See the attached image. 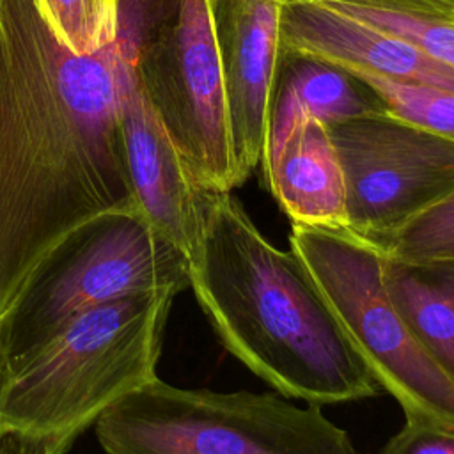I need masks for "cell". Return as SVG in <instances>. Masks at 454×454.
Listing matches in <instances>:
<instances>
[{"label":"cell","instance_id":"cell-2","mask_svg":"<svg viewBox=\"0 0 454 454\" xmlns=\"http://www.w3.org/2000/svg\"><path fill=\"white\" fill-rule=\"evenodd\" d=\"M190 287L225 349L280 395L321 406L383 392L303 259L271 245L232 192L211 202Z\"/></svg>","mask_w":454,"mask_h":454},{"label":"cell","instance_id":"cell-4","mask_svg":"<svg viewBox=\"0 0 454 454\" xmlns=\"http://www.w3.org/2000/svg\"><path fill=\"white\" fill-rule=\"evenodd\" d=\"M94 431L106 454H356L317 404L179 388L160 378L115 403Z\"/></svg>","mask_w":454,"mask_h":454},{"label":"cell","instance_id":"cell-9","mask_svg":"<svg viewBox=\"0 0 454 454\" xmlns=\"http://www.w3.org/2000/svg\"><path fill=\"white\" fill-rule=\"evenodd\" d=\"M121 131L126 170L138 211L188 259L195 255L216 193L202 188L151 106L135 71L126 73Z\"/></svg>","mask_w":454,"mask_h":454},{"label":"cell","instance_id":"cell-19","mask_svg":"<svg viewBox=\"0 0 454 454\" xmlns=\"http://www.w3.org/2000/svg\"><path fill=\"white\" fill-rule=\"evenodd\" d=\"M380 454H454V429L406 420Z\"/></svg>","mask_w":454,"mask_h":454},{"label":"cell","instance_id":"cell-1","mask_svg":"<svg viewBox=\"0 0 454 454\" xmlns=\"http://www.w3.org/2000/svg\"><path fill=\"white\" fill-rule=\"evenodd\" d=\"M137 48H67L37 0H0V316L37 262L74 227L138 209L122 131Z\"/></svg>","mask_w":454,"mask_h":454},{"label":"cell","instance_id":"cell-18","mask_svg":"<svg viewBox=\"0 0 454 454\" xmlns=\"http://www.w3.org/2000/svg\"><path fill=\"white\" fill-rule=\"evenodd\" d=\"M403 261L454 259V193L413 218L380 247Z\"/></svg>","mask_w":454,"mask_h":454},{"label":"cell","instance_id":"cell-16","mask_svg":"<svg viewBox=\"0 0 454 454\" xmlns=\"http://www.w3.org/2000/svg\"><path fill=\"white\" fill-rule=\"evenodd\" d=\"M37 5L74 53H94L119 39L121 0H37Z\"/></svg>","mask_w":454,"mask_h":454},{"label":"cell","instance_id":"cell-8","mask_svg":"<svg viewBox=\"0 0 454 454\" xmlns=\"http://www.w3.org/2000/svg\"><path fill=\"white\" fill-rule=\"evenodd\" d=\"M346 188V229L381 247L454 193V140L388 112L328 126Z\"/></svg>","mask_w":454,"mask_h":454},{"label":"cell","instance_id":"cell-13","mask_svg":"<svg viewBox=\"0 0 454 454\" xmlns=\"http://www.w3.org/2000/svg\"><path fill=\"white\" fill-rule=\"evenodd\" d=\"M380 112H387L383 101L346 69L300 53H280L268 138L300 115L332 126Z\"/></svg>","mask_w":454,"mask_h":454},{"label":"cell","instance_id":"cell-15","mask_svg":"<svg viewBox=\"0 0 454 454\" xmlns=\"http://www.w3.org/2000/svg\"><path fill=\"white\" fill-rule=\"evenodd\" d=\"M394 34L454 69V21L426 0H319Z\"/></svg>","mask_w":454,"mask_h":454},{"label":"cell","instance_id":"cell-7","mask_svg":"<svg viewBox=\"0 0 454 454\" xmlns=\"http://www.w3.org/2000/svg\"><path fill=\"white\" fill-rule=\"evenodd\" d=\"M289 243L404 419L454 429V383L424 353L388 298L385 252L348 229L296 223H291Z\"/></svg>","mask_w":454,"mask_h":454},{"label":"cell","instance_id":"cell-20","mask_svg":"<svg viewBox=\"0 0 454 454\" xmlns=\"http://www.w3.org/2000/svg\"><path fill=\"white\" fill-rule=\"evenodd\" d=\"M0 454H28L23 445L9 436V434H0Z\"/></svg>","mask_w":454,"mask_h":454},{"label":"cell","instance_id":"cell-12","mask_svg":"<svg viewBox=\"0 0 454 454\" xmlns=\"http://www.w3.org/2000/svg\"><path fill=\"white\" fill-rule=\"evenodd\" d=\"M264 179L291 223L346 229V188L328 124L300 115L270 137Z\"/></svg>","mask_w":454,"mask_h":454},{"label":"cell","instance_id":"cell-14","mask_svg":"<svg viewBox=\"0 0 454 454\" xmlns=\"http://www.w3.org/2000/svg\"><path fill=\"white\" fill-rule=\"evenodd\" d=\"M388 298L433 364L454 383V259L385 255Z\"/></svg>","mask_w":454,"mask_h":454},{"label":"cell","instance_id":"cell-6","mask_svg":"<svg viewBox=\"0 0 454 454\" xmlns=\"http://www.w3.org/2000/svg\"><path fill=\"white\" fill-rule=\"evenodd\" d=\"M135 27L138 82L192 177L241 186L211 0H144Z\"/></svg>","mask_w":454,"mask_h":454},{"label":"cell","instance_id":"cell-3","mask_svg":"<svg viewBox=\"0 0 454 454\" xmlns=\"http://www.w3.org/2000/svg\"><path fill=\"white\" fill-rule=\"evenodd\" d=\"M174 293L92 307L0 374V434L28 454H66L103 413L156 376Z\"/></svg>","mask_w":454,"mask_h":454},{"label":"cell","instance_id":"cell-21","mask_svg":"<svg viewBox=\"0 0 454 454\" xmlns=\"http://www.w3.org/2000/svg\"><path fill=\"white\" fill-rule=\"evenodd\" d=\"M429 5H433L436 11H440L443 16H447L450 21H454V0H426Z\"/></svg>","mask_w":454,"mask_h":454},{"label":"cell","instance_id":"cell-10","mask_svg":"<svg viewBox=\"0 0 454 454\" xmlns=\"http://www.w3.org/2000/svg\"><path fill=\"white\" fill-rule=\"evenodd\" d=\"M282 0H211L238 177L261 165L280 57Z\"/></svg>","mask_w":454,"mask_h":454},{"label":"cell","instance_id":"cell-22","mask_svg":"<svg viewBox=\"0 0 454 454\" xmlns=\"http://www.w3.org/2000/svg\"><path fill=\"white\" fill-rule=\"evenodd\" d=\"M4 364H5V360H4V353H2V348H0V374H2V369H4Z\"/></svg>","mask_w":454,"mask_h":454},{"label":"cell","instance_id":"cell-5","mask_svg":"<svg viewBox=\"0 0 454 454\" xmlns=\"http://www.w3.org/2000/svg\"><path fill=\"white\" fill-rule=\"evenodd\" d=\"M188 287V255L138 209L101 213L37 262L0 316L4 360L39 346L92 307L145 293L177 296Z\"/></svg>","mask_w":454,"mask_h":454},{"label":"cell","instance_id":"cell-17","mask_svg":"<svg viewBox=\"0 0 454 454\" xmlns=\"http://www.w3.org/2000/svg\"><path fill=\"white\" fill-rule=\"evenodd\" d=\"M348 73L364 82L383 101L388 114L454 140V92L371 73Z\"/></svg>","mask_w":454,"mask_h":454},{"label":"cell","instance_id":"cell-11","mask_svg":"<svg viewBox=\"0 0 454 454\" xmlns=\"http://www.w3.org/2000/svg\"><path fill=\"white\" fill-rule=\"evenodd\" d=\"M280 53H300L346 71L454 92L452 67L319 0H282Z\"/></svg>","mask_w":454,"mask_h":454}]
</instances>
